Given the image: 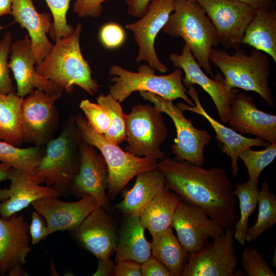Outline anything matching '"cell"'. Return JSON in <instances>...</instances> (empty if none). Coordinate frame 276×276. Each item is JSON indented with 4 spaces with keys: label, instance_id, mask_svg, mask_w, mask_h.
<instances>
[{
    "label": "cell",
    "instance_id": "46",
    "mask_svg": "<svg viewBox=\"0 0 276 276\" xmlns=\"http://www.w3.org/2000/svg\"><path fill=\"white\" fill-rule=\"evenodd\" d=\"M98 266L96 271L93 274L94 276H108L113 272L114 262L110 259L106 260H98Z\"/></svg>",
    "mask_w": 276,
    "mask_h": 276
},
{
    "label": "cell",
    "instance_id": "10",
    "mask_svg": "<svg viewBox=\"0 0 276 276\" xmlns=\"http://www.w3.org/2000/svg\"><path fill=\"white\" fill-rule=\"evenodd\" d=\"M62 90L52 94L37 89L23 98L21 103V129L24 142L41 147L55 132L58 116L56 101Z\"/></svg>",
    "mask_w": 276,
    "mask_h": 276
},
{
    "label": "cell",
    "instance_id": "51",
    "mask_svg": "<svg viewBox=\"0 0 276 276\" xmlns=\"http://www.w3.org/2000/svg\"><path fill=\"white\" fill-rule=\"evenodd\" d=\"M10 196V191L9 189H2L0 188V201L7 200Z\"/></svg>",
    "mask_w": 276,
    "mask_h": 276
},
{
    "label": "cell",
    "instance_id": "31",
    "mask_svg": "<svg viewBox=\"0 0 276 276\" xmlns=\"http://www.w3.org/2000/svg\"><path fill=\"white\" fill-rule=\"evenodd\" d=\"M44 152L39 146L21 148L0 140V161L32 175H36Z\"/></svg>",
    "mask_w": 276,
    "mask_h": 276
},
{
    "label": "cell",
    "instance_id": "8",
    "mask_svg": "<svg viewBox=\"0 0 276 276\" xmlns=\"http://www.w3.org/2000/svg\"><path fill=\"white\" fill-rule=\"evenodd\" d=\"M125 151L157 161L166 157L160 146L167 139L168 129L162 112L154 105H135L125 114Z\"/></svg>",
    "mask_w": 276,
    "mask_h": 276
},
{
    "label": "cell",
    "instance_id": "50",
    "mask_svg": "<svg viewBox=\"0 0 276 276\" xmlns=\"http://www.w3.org/2000/svg\"><path fill=\"white\" fill-rule=\"evenodd\" d=\"M11 168L9 166L2 162L0 163V182L5 180H9Z\"/></svg>",
    "mask_w": 276,
    "mask_h": 276
},
{
    "label": "cell",
    "instance_id": "11",
    "mask_svg": "<svg viewBox=\"0 0 276 276\" xmlns=\"http://www.w3.org/2000/svg\"><path fill=\"white\" fill-rule=\"evenodd\" d=\"M169 59L174 66L185 72V77L182 79L183 85L188 88L194 84L200 86L213 100L221 122L227 123L231 117L232 103L239 90L228 89L221 74H217L214 79L206 76L186 44L180 54L173 53Z\"/></svg>",
    "mask_w": 276,
    "mask_h": 276
},
{
    "label": "cell",
    "instance_id": "52",
    "mask_svg": "<svg viewBox=\"0 0 276 276\" xmlns=\"http://www.w3.org/2000/svg\"><path fill=\"white\" fill-rule=\"evenodd\" d=\"M191 1H195V2H199L201 0H191Z\"/></svg>",
    "mask_w": 276,
    "mask_h": 276
},
{
    "label": "cell",
    "instance_id": "12",
    "mask_svg": "<svg viewBox=\"0 0 276 276\" xmlns=\"http://www.w3.org/2000/svg\"><path fill=\"white\" fill-rule=\"evenodd\" d=\"M234 228L208 242L201 250L189 253L182 276H234L238 259L234 246Z\"/></svg>",
    "mask_w": 276,
    "mask_h": 276
},
{
    "label": "cell",
    "instance_id": "6",
    "mask_svg": "<svg viewBox=\"0 0 276 276\" xmlns=\"http://www.w3.org/2000/svg\"><path fill=\"white\" fill-rule=\"evenodd\" d=\"M75 120L82 139L98 149L105 160L108 172L107 196L109 201L113 200L138 173L157 169V160L123 150L104 134L96 131L82 115L77 114Z\"/></svg>",
    "mask_w": 276,
    "mask_h": 276
},
{
    "label": "cell",
    "instance_id": "36",
    "mask_svg": "<svg viewBox=\"0 0 276 276\" xmlns=\"http://www.w3.org/2000/svg\"><path fill=\"white\" fill-rule=\"evenodd\" d=\"M50 8L53 22L49 32L54 41L70 35L74 28L67 24L66 14L72 0H45Z\"/></svg>",
    "mask_w": 276,
    "mask_h": 276
},
{
    "label": "cell",
    "instance_id": "20",
    "mask_svg": "<svg viewBox=\"0 0 276 276\" xmlns=\"http://www.w3.org/2000/svg\"><path fill=\"white\" fill-rule=\"evenodd\" d=\"M232 129L250 134L269 143H276V116L258 109L254 99L238 92L231 106L228 122Z\"/></svg>",
    "mask_w": 276,
    "mask_h": 276
},
{
    "label": "cell",
    "instance_id": "7",
    "mask_svg": "<svg viewBox=\"0 0 276 276\" xmlns=\"http://www.w3.org/2000/svg\"><path fill=\"white\" fill-rule=\"evenodd\" d=\"M109 74L113 76L110 81L114 82L109 86V94L120 103L124 102L132 93L139 91L151 92L172 101L180 98L188 105H195L182 83L181 69L177 68L166 75H157L155 70L149 65H141L137 72L112 65Z\"/></svg>",
    "mask_w": 276,
    "mask_h": 276
},
{
    "label": "cell",
    "instance_id": "49",
    "mask_svg": "<svg viewBox=\"0 0 276 276\" xmlns=\"http://www.w3.org/2000/svg\"><path fill=\"white\" fill-rule=\"evenodd\" d=\"M8 276H26L28 275L27 272L23 268V266H17L8 271Z\"/></svg>",
    "mask_w": 276,
    "mask_h": 276
},
{
    "label": "cell",
    "instance_id": "23",
    "mask_svg": "<svg viewBox=\"0 0 276 276\" xmlns=\"http://www.w3.org/2000/svg\"><path fill=\"white\" fill-rule=\"evenodd\" d=\"M9 180L10 196L0 203V216L7 219L32 203L45 197H59L61 194L52 187L41 186L44 180L19 170L11 168Z\"/></svg>",
    "mask_w": 276,
    "mask_h": 276
},
{
    "label": "cell",
    "instance_id": "3",
    "mask_svg": "<svg viewBox=\"0 0 276 276\" xmlns=\"http://www.w3.org/2000/svg\"><path fill=\"white\" fill-rule=\"evenodd\" d=\"M173 12L162 30L172 37H181L200 66L214 77L210 56L219 41L213 23L195 1L174 0Z\"/></svg>",
    "mask_w": 276,
    "mask_h": 276
},
{
    "label": "cell",
    "instance_id": "19",
    "mask_svg": "<svg viewBox=\"0 0 276 276\" xmlns=\"http://www.w3.org/2000/svg\"><path fill=\"white\" fill-rule=\"evenodd\" d=\"M9 67L16 82V95L24 98L34 88L44 90L48 94L62 90L61 88L39 75L36 64L31 41L28 35L12 43Z\"/></svg>",
    "mask_w": 276,
    "mask_h": 276
},
{
    "label": "cell",
    "instance_id": "41",
    "mask_svg": "<svg viewBox=\"0 0 276 276\" xmlns=\"http://www.w3.org/2000/svg\"><path fill=\"white\" fill-rule=\"evenodd\" d=\"M106 1L76 0L73 6V11L80 17H96L101 14L102 4Z\"/></svg>",
    "mask_w": 276,
    "mask_h": 276
},
{
    "label": "cell",
    "instance_id": "44",
    "mask_svg": "<svg viewBox=\"0 0 276 276\" xmlns=\"http://www.w3.org/2000/svg\"><path fill=\"white\" fill-rule=\"evenodd\" d=\"M113 273L115 276H142L141 263L131 259L117 262Z\"/></svg>",
    "mask_w": 276,
    "mask_h": 276
},
{
    "label": "cell",
    "instance_id": "42",
    "mask_svg": "<svg viewBox=\"0 0 276 276\" xmlns=\"http://www.w3.org/2000/svg\"><path fill=\"white\" fill-rule=\"evenodd\" d=\"M44 220V218L43 219V217L35 211L32 212L31 222L29 226V233L32 244H37L45 238L47 225Z\"/></svg>",
    "mask_w": 276,
    "mask_h": 276
},
{
    "label": "cell",
    "instance_id": "28",
    "mask_svg": "<svg viewBox=\"0 0 276 276\" xmlns=\"http://www.w3.org/2000/svg\"><path fill=\"white\" fill-rule=\"evenodd\" d=\"M180 198L165 185L159 193L141 211L140 220L152 236L172 227Z\"/></svg>",
    "mask_w": 276,
    "mask_h": 276
},
{
    "label": "cell",
    "instance_id": "35",
    "mask_svg": "<svg viewBox=\"0 0 276 276\" xmlns=\"http://www.w3.org/2000/svg\"><path fill=\"white\" fill-rule=\"evenodd\" d=\"M276 156V143H270L261 150L247 149L239 156L245 165L248 174V180L255 187H259V176L263 170L270 164Z\"/></svg>",
    "mask_w": 276,
    "mask_h": 276
},
{
    "label": "cell",
    "instance_id": "2",
    "mask_svg": "<svg viewBox=\"0 0 276 276\" xmlns=\"http://www.w3.org/2000/svg\"><path fill=\"white\" fill-rule=\"evenodd\" d=\"M82 26L78 24L68 36L55 41L51 52L35 69L41 76L71 93L74 85L94 95L100 87L91 76L88 62L84 59L80 46Z\"/></svg>",
    "mask_w": 276,
    "mask_h": 276
},
{
    "label": "cell",
    "instance_id": "4",
    "mask_svg": "<svg viewBox=\"0 0 276 276\" xmlns=\"http://www.w3.org/2000/svg\"><path fill=\"white\" fill-rule=\"evenodd\" d=\"M210 61L218 67L228 89L237 88L258 94L271 108L275 107L270 90L269 77L270 64L268 56L254 49L250 53L239 48L232 54L212 49Z\"/></svg>",
    "mask_w": 276,
    "mask_h": 276
},
{
    "label": "cell",
    "instance_id": "16",
    "mask_svg": "<svg viewBox=\"0 0 276 276\" xmlns=\"http://www.w3.org/2000/svg\"><path fill=\"white\" fill-rule=\"evenodd\" d=\"M31 205L46 221L45 238L56 232L74 231L99 206L96 200L89 195L73 202L62 201L56 197H42Z\"/></svg>",
    "mask_w": 276,
    "mask_h": 276
},
{
    "label": "cell",
    "instance_id": "17",
    "mask_svg": "<svg viewBox=\"0 0 276 276\" xmlns=\"http://www.w3.org/2000/svg\"><path fill=\"white\" fill-rule=\"evenodd\" d=\"M80 166L75 177L71 191L75 195L92 196L99 206L105 208L109 203L106 190L108 172L105 160L95 147L81 137L80 144Z\"/></svg>",
    "mask_w": 276,
    "mask_h": 276
},
{
    "label": "cell",
    "instance_id": "30",
    "mask_svg": "<svg viewBox=\"0 0 276 276\" xmlns=\"http://www.w3.org/2000/svg\"><path fill=\"white\" fill-rule=\"evenodd\" d=\"M22 99L15 93L0 94V140L16 146L24 143L21 129Z\"/></svg>",
    "mask_w": 276,
    "mask_h": 276
},
{
    "label": "cell",
    "instance_id": "21",
    "mask_svg": "<svg viewBox=\"0 0 276 276\" xmlns=\"http://www.w3.org/2000/svg\"><path fill=\"white\" fill-rule=\"evenodd\" d=\"M188 88L187 93L192 98L195 105L190 106L182 102H179L177 105L182 110L200 114L208 121L215 132L216 140L221 144L222 151L231 158L233 177L237 178L239 170L238 160L241 153L253 147H267L270 143L258 137H245L215 120L202 107L194 86Z\"/></svg>",
    "mask_w": 276,
    "mask_h": 276
},
{
    "label": "cell",
    "instance_id": "27",
    "mask_svg": "<svg viewBox=\"0 0 276 276\" xmlns=\"http://www.w3.org/2000/svg\"><path fill=\"white\" fill-rule=\"evenodd\" d=\"M242 43L266 53L276 62L275 6L256 10L245 30Z\"/></svg>",
    "mask_w": 276,
    "mask_h": 276
},
{
    "label": "cell",
    "instance_id": "14",
    "mask_svg": "<svg viewBox=\"0 0 276 276\" xmlns=\"http://www.w3.org/2000/svg\"><path fill=\"white\" fill-rule=\"evenodd\" d=\"M173 2L174 0H151L145 14L138 20L125 26L133 33L138 47L136 62H147L150 67L162 73H166L168 68L159 60L154 42L173 11Z\"/></svg>",
    "mask_w": 276,
    "mask_h": 276
},
{
    "label": "cell",
    "instance_id": "15",
    "mask_svg": "<svg viewBox=\"0 0 276 276\" xmlns=\"http://www.w3.org/2000/svg\"><path fill=\"white\" fill-rule=\"evenodd\" d=\"M177 239L189 252L201 250L213 239L224 234L225 229L211 218L201 208L181 199L172 224Z\"/></svg>",
    "mask_w": 276,
    "mask_h": 276
},
{
    "label": "cell",
    "instance_id": "29",
    "mask_svg": "<svg viewBox=\"0 0 276 276\" xmlns=\"http://www.w3.org/2000/svg\"><path fill=\"white\" fill-rule=\"evenodd\" d=\"M172 228L152 236L151 254L163 264L171 276H182L189 253L174 236Z\"/></svg>",
    "mask_w": 276,
    "mask_h": 276
},
{
    "label": "cell",
    "instance_id": "38",
    "mask_svg": "<svg viewBox=\"0 0 276 276\" xmlns=\"http://www.w3.org/2000/svg\"><path fill=\"white\" fill-rule=\"evenodd\" d=\"M80 108L90 126L98 133L104 134L110 126V118L107 110L98 103L88 99L81 101Z\"/></svg>",
    "mask_w": 276,
    "mask_h": 276
},
{
    "label": "cell",
    "instance_id": "47",
    "mask_svg": "<svg viewBox=\"0 0 276 276\" xmlns=\"http://www.w3.org/2000/svg\"><path fill=\"white\" fill-rule=\"evenodd\" d=\"M241 2L256 10L275 6L273 0H231Z\"/></svg>",
    "mask_w": 276,
    "mask_h": 276
},
{
    "label": "cell",
    "instance_id": "33",
    "mask_svg": "<svg viewBox=\"0 0 276 276\" xmlns=\"http://www.w3.org/2000/svg\"><path fill=\"white\" fill-rule=\"evenodd\" d=\"M258 215L255 224L248 227L246 242L256 241L266 231L276 223V196L265 182L262 183L258 197Z\"/></svg>",
    "mask_w": 276,
    "mask_h": 276
},
{
    "label": "cell",
    "instance_id": "37",
    "mask_svg": "<svg viewBox=\"0 0 276 276\" xmlns=\"http://www.w3.org/2000/svg\"><path fill=\"white\" fill-rule=\"evenodd\" d=\"M241 264L248 276H275L264 256L256 247H245L241 255Z\"/></svg>",
    "mask_w": 276,
    "mask_h": 276
},
{
    "label": "cell",
    "instance_id": "40",
    "mask_svg": "<svg viewBox=\"0 0 276 276\" xmlns=\"http://www.w3.org/2000/svg\"><path fill=\"white\" fill-rule=\"evenodd\" d=\"M100 38L106 48L114 49L123 43L125 39V33L119 25L110 22L102 27L100 32Z\"/></svg>",
    "mask_w": 276,
    "mask_h": 276
},
{
    "label": "cell",
    "instance_id": "22",
    "mask_svg": "<svg viewBox=\"0 0 276 276\" xmlns=\"http://www.w3.org/2000/svg\"><path fill=\"white\" fill-rule=\"evenodd\" d=\"M29 226L22 215L7 219L0 216V275L17 266H24L31 251Z\"/></svg>",
    "mask_w": 276,
    "mask_h": 276
},
{
    "label": "cell",
    "instance_id": "24",
    "mask_svg": "<svg viewBox=\"0 0 276 276\" xmlns=\"http://www.w3.org/2000/svg\"><path fill=\"white\" fill-rule=\"evenodd\" d=\"M11 15L28 31L36 64H39L49 55L54 45L47 37L53 23L51 14L38 12L32 0H13Z\"/></svg>",
    "mask_w": 276,
    "mask_h": 276
},
{
    "label": "cell",
    "instance_id": "5",
    "mask_svg": "<svg viewBox=\"0 0 276 276\" xmlns=\"http://www.w3.org/2000/svg\"><path fill=\"white\" fill-rule=\"evenodd\" d=\"M81 140L75 117L71 116L65 123L60 135L47 143L37 168L36 176L42 178L45 186L53 187L62 196L71 192L78 172Z\"/></svg>",
    "mask_w": 276,
    "mask_h": 276
},
{
    "label": "cell",
    "instance_id": "45",
    "mask_svg": "<svg viewBox=\"0 0 276 276\" xmlns=\"http://www.w3.org/2000/svg\"><path fill=\"white\" fill-rule=\"evenodd\" d=\"M151 0H125L127 6V12L132 16L140 18L147 11Z\"/></svg>",
    "mask_w": 276,
    "mask_h": 276
},
{
    "label": "cell",
    "instance_id": "34",
    "mask_svg": "<svg viewBox=\"0 0 276 276\" xmlns=\"http://www.w3.org/2000/svg\"><path fill=\"white\" fill-rule=\"evenodd\" d=\"M97 101L107 110L110 118V127L104 135L108 141L119 145L126 141L125 113L120 103L109 94H100Z\"/></svg>",
    "mask_w": 276,
    "mask_h": 276
},
{
    "label": "cell",
    "instance_id": "18",
    "mask_svg": "<svg viewBox=\"0 0 276 276\" xmlns=\"http://www.w3.org/2000/svg\"><path fill=\"white\" fill-rule=\"evenodd\" d=\"M104 209L98 206L73 231L75 238L98 260L110 259L118 241L113 221Z\"/></svg>",
    "mask_w": 276,
    "mask_h": 276
},
{
    "label": "cell",
    "instance_id": "43",
    "mask_svg": "<svg viewBox=\"0 0 276 276\" xmlns=\"http://www.w3.org/2000/svg\"><path fill=\"white\" fill-rule=\"evenodd\" d=\"M141 264L142 276H171L163 264L152 254Z\"/></svg>",
    "mask_w": 276,
    "mask_h": 276
},
{
    "label": "cell",
    "instance_id": "32",
    "mask_svg": "<svg viewBox=\"0 0 276 276\" xmlns=\"http://www.w3.org/2000/svg\"><path fill=\"white\" fill-rule=\"evenodd\" d=\"M234 193L238 198L240 216L234 225V237L241 245L246 242V236L248 228V220L258 204L259 187H255L247 180L244 182L235 184Z\"/></svg>",
    "mask_w": 276,
    "mask_h": 276
},
{
    "label": "cell",
    "instance_id": "1",
    "mask_svg": "<svg viewBox=\"0 0 276 276\" xmlns=\"http://www.w3.org/2000/svg\"><path fill=\"white\" fill-rule=\"evenodd\" d=\"M166 185L181 199L203 209L225 229L238 219L234 183L221 168L206 169L185 160L165 157L157 162Z\"/></svg>",
    "mask_w": 276,
    "mask_h": 276
},
{
    "label": "cell",
    "instance_id": "26",
    "mask_svg": "<svg viewBox=\"0 0 276 276\" xmlns=\"http://www.w3.org/2000/svg\"><path fill=\"white\" fill-rule=\"evenodd\" d=\"M117 241L115 261L131 259L142 263L151 255V242L145 236L146 229L140 216H127Z\"/></svg>",
    "mask_w": 276,
    "mask_h": 276
},
{
    "label": "cell",
    "instance_id": "39",
    "mask_svg": "<svg viewBox=\"0 0 276 276\" xmlns=\"http://www.w3.org/2000/svg\"><path fill=\"white\" fill-rule=\"evenodd\" d=\"M11 44L12 34L8 31L0 40V94L3 95L15 93L8 63Z\"/></svg>",
    "mask_w": 276,
    "mask_h": 276
},
{
    "label": "cell",
    "instance_id": "9",
    "mask_svg": "<svg viewBox=\"0 0 276 276\" xmlns=\"http://www.w3.org/2000/svg\"><path fill=\"white\" fill-rule=\"evenodd\" d=\"M141 96L152 103L159 112L164 113L172 120L176 136L171 146L174 158L195 165H203L205 157L204 149L211 141L210 134L204 129L196 128L192 121L186 118L182 110L173 101L164 98L154 93L140 91Z\"/></svg>",
    "mask_w": 276,
    "mask_h": 276
},
{
    "label": "cell",
    "instance_id": "25",
    "mask_svg": "<svg viewBox=\"0 0 276 276\" xmlns=\"http://www.w3.org/2000/svg\"><path fill=\"white\" fill-rule=\"evenodd\" d=\"M136 176L133 187L124 192L123 199L116 206L127 216L139 215L166 185L165 177L157 169L141 172Z\"/></svg>",
    "mask_w": 276,
    "mask_h": 276
},
{
    "label": "cell",
    "instance_id": "48",
    "mask_svg": "<svg viewBox=\"0 0 276 276\" xmlns=\"http://www.w3.org/2000/svg\"><path fill=\"white\" fill-rule=\"evenodd\" d=\"M13 0H0V17L7 14H11Z\"/></svg>",
    "mask_w": 276,
    "mask_h": 276
},
{
    "label": "cell",
    "instance_id": "13",
    "mask_svg": "<svg viewBox=\"0 0 276 276\" xmlns=\"http://www.w3.org/2000/svg\"><path fill=\"white\" fill-rule=\"evenodd\" d=\"M198 3L214 26L219 43L226 49L240 48L256 10L231 0H201Z\"/></svg>",
    "mask_w": 276,
    "mask_h": 276
}]
</instances>
